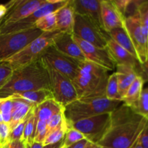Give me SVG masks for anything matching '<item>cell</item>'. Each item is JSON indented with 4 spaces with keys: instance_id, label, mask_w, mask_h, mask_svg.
Listing matches in <instances>:
<instances>
[{
    "instance_id": "obj_53",
    "label": "cell",
    "mask_w": 148,
    "mask_h": 148,
    "mask_svg": "<svg viewBox=\"0 0 148 148\" xmlns=\"http://www.w3.org/2000/svg\"><path fill=\"white\" fill-rule=\"evenodd\" d=\"M0 148H4V147H0Z\"/></svg>"
},
{
    "instance_id": "obj_33",
    "label": "cell",
    "mask_w": 148,
    "mask_h": 148,
    "mask_svg": "<svg viewBox=\"0 0 148 148\" xmlns=\"http://www.w3.org/2000/svg\"><path fill=\"white\" fill-rule=\"evenodd\" d=\"M85 137L80 132L77 130L76 129L69 127L64 138V145L66 147H69V146L75 144V143L82 140H85Z\"/></svg>"
},
{
    "instance_id": "obj_47",
    "label": "cell",
    "mask_w": 148,
    "mask_h": 148,
    "mask_svg": "<svg viewBox=\"0 0 148 148\" xmlns=\"http://www.w3.org/2000/svg\"><path fill=\"white\" fill-rule=\"evenodd\" d=\"M85 148H102V147L98 144H95V143H92L88 142Z\"/></svg>"
},
{
    "instance_id": "obj_2",
    "label": "cell",
    "mask_w": 148,
    "mask_h": 148,
    "mask_svg": "<svg viewBox=\"0 0 148 148\" xmlns=\"http://www.w3.org/2000/svg\"><path fill=\"white\" fill-rule=\"evenodd\" d=\"M40 89L50 90L47 69L40 59L28 66L13 71L10 80L0 90V98Z\"/></svg>"
},
{
    "instance_id": "obj_6",
    "label": "cell",
    "mask_w": 148,
    "mask_h": 148,
    "mask_svg": "<svg viewBox=\"0 0 148 148\" xmlns=\"http://www.w3.org/2000/svg\"><path fill=\"white\" fill-rule=\"evenodd\" d=\"M43 33L41 30L34 27L30 30L0 35V62L20 52Z\"/></svg>"
},
{
    "instance_id": "obj_48",
    "label": "cell",
    "mask_w": 148,
    "mask_h": 148,
    "mask_svg": "<svg viewBox=\"0 0 148 148\" xmlns=\"http://www.w3.org/2000/svg\"><path fill=\"white\" fill-rule=\"evenodd\" d=\"M132 148H143V146H142L141 145H140V142H139V140H138V141H137V143H136L135 144H134V145H133V147H132Z\"/></svg>"
},
{
    "instance_id": "obj_38",
    "label": "cell",
    "mask_w": 148,
    "mask_h": 148,
    "mask_svg": "<svg viewBox=\"0 0 148 148\" xmlns=\"http://www.w3.org/2000/svg\"><path fill=\"white\" fill-rule=\"evenodd\" d=\"M11 129L7 123H0V147H2L8 143Z\"/></svg>"
},
{
    "instance_id": "obj_9",
    "label": "cell",
    "mask_w": 148,
    "mask_h": 148,
    "mask_svg": "<svg viewBox=\"0 0 148 148\" xmlns=\"http://www.w3.org/2000/svg\"><path fill=\"white\" fill-rule=\"evenodd\" d=\"M45 66L56 71L73 80L79 72L80 62L69 57L50 46L40 58Z\"/></svg>"
},
{
    "instance_id": "obj_34",
    "label": "cell",
    "mask_w": 148,
    "mask_h": 148,
    "mask_svg": "<svg viewBox=\"0 0 148 148\" xmlns=\"http://www.w3.org/2000/svg\"><path fill=\"white\" fill-rule=\"evenodd\" d=\"M137 11L148 38V1H139Z\"/></svg>"
},
{
    "instance_id": "obj_24",
    "label": "cell",
    "mask_w": 148,
    "mask_h": 148,
    "mask_svg": "<svg viewBox=\"0 0 148 148\" xmlns=\"http://www.w3.org/2000/svg\"><path fill=\"white\" fill-rule=\"evenodd\" d=\"M144 83V79L141 77H137L135 79V80L134 81V82L132 84L131 86L129 88L125 96L123 98V103L131 107L133 109L135 108L137 105V103H138L139 100H140L142 91L143 90Z\"/></svg>"
},
{
    "instance_id": "obj_22",
    "label": "cell",
    "mask_w": 148,
    "mask_h": 148,
    "mask_svg": "<svg viewBox=\"0 0 148 148\" xmlns=\"http://www.w3.org/2000/svg\"><path fill=\"white\" fill-rule=\"evenodd\" d=\"M65 111V108L53 99H49L37 106L35 115L37 121L47 122L53 115Z\"/></svg>"
},
{
    "instance_id": "obj_21",
    "label": "cell",
    "mask_w": 148,
    "mask_h": 148,
    "mask_svg": "<svg viewBox=\"0 0 148 148\" xmlns=\"http://www.w3.org/2000/svg\"><path fill=\"white\" fill-rule=\"evenodd\" d=\"M11 98V97H10ZM13 108L12 111L11 120L9 124L11 130L21 122L36 106L27 101L19 98H12Z\"/></svg>"
},
{
    "instance_id": "obj_1",
    "label": "cell",
    "mask_w": 148,
    "mask_h": 148,
    "mask_svg": "<svg viewBox=\"0 0 148 148\" xmlns=\"http://www.w3.org/2000/svg\"><path fill=\"white\" fill-rule=\"evenodd\" d=\"M148 126V119L123 103L111 113L106 132L98 143L108 148H132Z\"/></svg>"
},
{
    "instance_id": "obj_16",
    "label": "cell",
    "mask_w": 148,
    "mask_h": 148,
    "mask_svg": "<svg viewBox=\"0 0 148 148\" xmlns=\"http://www.w3.org/2000/svg\"><path fill=\"white\" fill-rule=\"evenodd\" d=\"M106 49L116 66H126L132 68L137 72L139 76L141 77V68L138 59L117 44L109 36L107 38Z\"/></svg>"
},
{
    "instance_id": "obj_50",
    "label": "cell",
    "mask_w": 148,
    "mask_h": 148,
    "mask_svg": "<svg viewBox=\"0 0 148 148\" xmlns=\"http://www.w3.org/2000/svg\"><path fill=\"white\" fill-rule=\"evenodd\" d=\"M60 148H67V147H66V146H65V145H64V144H63V145H62V147H61Z\"/></svg>"
},
{
    "instance_id": "obj_25",
    "label": "cell",
    "mask_w": 148,
    "mask_h": 148,
    "mask_svg": "<svg viewBox=\"0 0 148 148\" xmlns=\"http://www.w3.org/2000/svg\"><path fill=\"white\" fill-rule=\"evenodd\" d=\"M108 34L110 38H111L117 44L119 45L121 47L127 50L129 53H130L137 59L136 51L125 27H122L116 28L109 32Z\"/></svg>"
},
{
    "instance_id": "obj_18",
    "label": "cell",
    "mask_w": 148,
    "mask_h": 148,
    "mask_svg": "<svg viewBox=\"0 0 148 148\" xmlns=\"http://www.w3.org/2000/svg\"><path fill=\"white\" fill-rule=\"evenodd\" d=\"M70 3L75 14L89 17L102 28L101 0H70Z\"/></svg>"
},
{
    "instance_id": "obj_51",
    "label": "cell",
    "mask_w": 148,
    "mask_h": 148,
    "mask_svg": "<svg viewBox=\"0 0 148 148\" xmlns=\"http://www.w3.org/2000/svg\"><path fill=\"white\" fill-rule=\"evenodd\" d=\"M1 20H0V25H1Z\"/></svg>"
},
{
    "instance_id": "obj_7",
    "label": "cell",
    "mask_w": 148,
    "mask_h": 148,
    "mask_svg": "<svg viewBox=\"0 0 148 148\" xmlns=\"http://www.w3.org/2000/svg\"><path fill=\"white\" fill-rule=\"evenodd\" d=\"M73 35L101 49H106L108 33L89 17L75 14Z\"/></svg>"
},
{
    "instance_id": "obj_5",
    "label": "cell",
    "mask_w": 148,
    "mask_h": 148,
    "mask_svg": "<svg viewBox=\"0 0 148 148\" xmlns=\"http://www.w3.org/2000/svg\"><path fill=\"white\" fill-rule=\"evenodd\" d=\"M62 33L59 30L43 33L41 36L30 42L23 50L2 62L10 65L13 70L28 66L39 60Z\"/></svg>"
},
{
    "instance_id": "obj_40",
    "label": "cell",
    "mask_w": 148,
    "mask_h": 148,
    "mask_svg": "<svg viewBox=\"0 0 148 148\" xmlns=\"http://www.w3.org/2000/svg\"><path fill=\"white\" fill-rule=\"evenodd\" d=\"M4 148H26L25 143L22 140H13V141H9L5 145Z\"/></svg>"
},
{
    "instance_id": "obj_46",
    "label": "cell",
    "mask_w": 148,
    "mask_h": 148,
    "mask_svg": "<svg viewBox=\"0 0 148 148\" xmlns=\"http://www.w3.org/2000/svg\"><path fill=\"white\" fill-rule=\"evenodd\" d=\"M64 144V140L62 141L59 142V143H56V144L53 145H44L43 148H60Z\"/></svg>"
},
{
    "instance_id": "obj_26",
    "label": "cell",
    "mask_w": 148,
    "mask_h": 148,
    "mask_svg": "<svg viewBox=\"0 0 148 148\" xmlns=\"http://www.w3.org/2000/svg\"><path fill=\"white\" fill-rule=\"evenodd\" d=\"M69 128V122H68L67 119H66L59 127H58L55 130H52L47 134L43 143V146L56 144V143L63 140Z\"/></svg>"
},
{
    "instance_id": "obj_11",
    "label": "cell",
    "mask_w": 148,
    "mask_h": 148,
    "mask_svg": "<svg viewBox=\"0 0 148 148\" xmlns=\"http://www.w3.org/2000/svg\"><path fill=\"white\" fill-rule=\"evenodd\" d=\"M110 119L111 113H107L69 124V127L80 132L88 142L98 144L108 130Z\"/></svg>"
},
{
    "instance_id": "obj_8",
    "label": "cell",
    "mask_w": 148,
    "mask_h": 148,
    "mask_svg": "<svg viewBox=\"0 0 148 148\" xmlns=\"http://www.w3.org/2000/svg\"><path fill=\"white\" fill-rule=\"evenodd\" d=\"M69 0H46L33 13L25 18L13 24L0 27V35L16 33L23 30H30L36 27V23L40 18L51 13L55 12L59 9L66 5Z\"/></svg>"
},
{
    "instance_id": "obj_14",
    "label": "cell",
    "mask_w": 148,
    "mask_h": 148,
    "mask_svg": "<svg viewBox=\"0 0 148 148\" xmlns=\"http://www.w3.org/2000/svg\"><path fill=\"white\" fill-rule=\"evenodd\" d=\"M75 40L82 49L87 61L92 62L107 71H114L116 69V63L111 57L107 49H101L88 43L73 35Z\"/></svg>"
},
{
    "instance_id": "obj_44",
    "label": "cell",
    "mask_w": 148,
    "mask_h": 148,
    "mask_svg": "<svg viewBox=\"0 0 148 148\" xmlns=\"http://www.w3.org/2000/svg\"><path fill=\"white\" fill-rule=\"evenodd\" d=\"M26 148H43V145L42 143L33 142L32 143H27L25 144Z\"/></svg>"
},
{
    "instance_id": "obj_37",
    "label": "cell",
    "mask_w": 148,
    "mask_h": 148,
    "mask_svg": "<svg viewBox=\"0 0 148 148\" xmlns=\"http://www.w3.org/2000/svg\"><path fill=\"white\" fill-rule=\"evenodd\" d=\"M64 111L58 113V114L53 115V116L46 122L48 129V134H49L50 132H51L52 130H55V129L57 128L58 127H59V126L66 119V116H65Z\"/></svg>"
},
{
    "instance_id": "obj_28",
    "label": "cell",
    "mask_w": 148,
    "mask_h": 148,
    "mask_svg": "<svg viewBox=\"0 0 148 148\" xmlns=\"http://www.w3.org/2000/svg\"><path fill=\"white\" fill-rule=\"evenodd\" d=\"M106 98L110 101H119L122 102V98L119 92L118 82L116 72L109 75L106 90Z\"/></svg>"
},
{
    "instance_id": "obj_32",
    "label": "cell",
    "mask_w": 148,
    "mask_h": 148,
    "mask_svg": "<svg viewBox=\"0 0 148 148\" xmlns=\"http://www.w3.org/2000/svg\"><path fill=\"white\" fill-rule=\"evenodd\" d=\"M36 106H35L34 108H33V109L30 111L28 114H27V116L21 121V122L19 123L14 129L11 130V132H10V138H9V141H13V140H22V137H23V132H24L25 127V124L27 123V120H28L29 117L30 116L31 114L33 113V111H34L35 108ZM8 141V142H9Z\"/></svg>"
},
{
    "instance_id": "obj_31",
    "label": "cell",
    "mask_w": 148,
    "mask_h": 148,
    "mask_svg": "<svg viewBox=\"0 0 148 148\" xmlns=\"http://www.w3.org/2000/svg\"><path fill=\"white\" fill-rule=\"evenodd\" d=\"M134 111L142 116L148 119V88L143 89Z\"/></svg>"
},
{
    "instance_id": "obj_20",
    "label": "cell",
    "mask_w": 148,
    "mask_h": 148,
    "mask_svg": "<svg viewBox=\"0 0 148 148\" xmlns=\"http://www.w3.org/2000/svg\"><path fill=\"white\" fill-rule=\"evenodd\" d=\"M117 82H118L119 92L123 99L125 96L127 91L136 78L139 76L137 72L134 69L126 66H116Z\"/></svg>"
},
{
    "instance_id": "obj_43",
    "label": "cell",
    "mask_w": 148,
    "mask_h": 148,
    "mask_svg": "<svg viewBox=\"0 0 148 148\" xmlns=\"http://www.w3.org/2000/svg\"><path fill=\"white\" fill-rule=\"evenodd\" d=\"M88 143V140L86 139H85V140H82L81 141L78 142V143H75V144L69 146V147H67V148H85Z\"/></svg>"
},
{
    "instance_id": "obj_42",
    "label": "cell",
    "mask_w": 148,
    "mask_h": 148,
    "mask_svg": "<svg viewBox=\"0 0 148 148\" xmlns=\"http://www.w3.org/2000/svg\"><path fill=\"white\" fill-rule=\"evenodd\" d=\"M141 68V77L145 81H148V56L145 62L140 64Z\"/></svg>"
},
{
    "instance_id": "obj_49",
    "label": "cell",
    "mask_w": 148,
    "mask_h": 148,
    "mask_svg": "<svg viewBox=\"0 0 148 148\" xmlns=\"http://www.w3.org/2000/svg\"><path fill=\"white\" fill-rule=\"evenodd\" d=\"M3 121V119H2V116H1V114H0V123L2 122Z\"/></svg>"
},
{
    "instance_id": "obj_4",
    "label": "cell",
    "mask_w": 148,
    "mask_h": 148,
    "mask_svg": "<svg viewBox=\"0 0 148 148\" xmlns=\"http://www.w3.org/2000/svg\"><path fill=\"white\" fill-rule=\"evenodd\" d=\"M121 101H110L106 98L77 99L65 107V116L69 124L101 114L111 113Z\"/></svg>"
},
{
    "instance_id": "obj_35",
    "label": "cell",
    "mask_w": 148,
    "mask_h": 148,
    "mask_svg": "<svg viewBox=\"0 0 148 148\" xmlns=\"http://www.w3.org/2000/svg\"><path fill=\"white\" fill-rule=\"evenodd\" d=\"M13 71L12 68L7 63L0 62V90L10 80Z\"/></svg>"
},
{
    "instance_id": "obj_39",
    "label": "cell",
    "mask_w": 148,
    "mask_h": 148,
    "mask_svg": "<svg viewBox=\"0 0 148 148\" xmlns=\"http://www.w3.org/2000/svg\"><path fill=\"white\" fill-rule=\"evenodd\" d=\"M113 2L120 14L125 18L127 10L130 4H131L132 0H114Z\"/></svg>"
},
{
    "instance_id": "obj_3",
    "label": "cell",
    "mask_w": 148,
    "mask_h": 148,
    "mask_svg": "<svg viewBox=\"0 0 148 148\" xmlns=\"http://www.w3.org/2000/svg\"><path fill=\"white\" fill-rule=\"evenodd\" d=\"M108 72L89 61L81 62L79 72L72 80L78 99L106 98Z\"/></svg>"
},
{
    "instance_id": "obj_30",
    "label": "cell",
    "mask_w": 148,
    "mask_h": 148,
    "mask_svg": "<svg viewBox=\"0 0 148 148\" xmlns=\"http://www.w3.org/2000/svg\"><path fill=\"white\" fill-rule=\"evenodd\" d=\"M12 108L13 101L10 97L0 98V114L2 116L4 122L10 124Z\"/></svg>"
},
{
    "instance_id": "obj_45",
    "label": "cell",
    "mask_w": 148,
    "mask_h": 148,
    "mask_svg": "<svg viewBox=\"0 0 148 148\" xmlns=\"http://www.w3.org/2000/svg\"><path fill=\"white\" fill-rule=\"evenodd\" d=\"M7 12V7L6 4H0V20H2Z\"/></svg>"
},
{
    "instance_id": "obj_23",
    "label": "cell",
    "mask_w": 148,
    "mask_h": 148,
    "mask_svg": "<svg viewBox=\"0 0 148 148\" xmlns=\"http://www.w3.org/2000/svg\"><path fill=\"white\" fill-rule=\"evenodd\" d=\"M9 97H11L12 98H19V99L25 100V101H27L33 103L36 106L40 105V103L45 102L47 100L53 99L51 90L47 89H40L20 92V93L14 94V95Z\"/></svg>"
},
{
    "instance_id": "obj_29",
    "label": "cell",
    "mask_w": 148,
    "mask_h": 148,
    "mask_svg": "<svg viewBox=\"0 0 148 148\" xmlns=\"http://www.w3.org/2000/svg\"><path fill=\"white\" fill-rule=\"evenodd\" d=\"M37 121H38L36 118V115H35L34 109V111H33L30 116L29 117L27 123H26L24 132H23L22 140L25 144H27V143H32L34 142L35 132H36Z\"/></svg>"
},
{
    "instance_id": "obj_17",
    "label": "cell",
    "mask_w": 148,
    "mask_h": 148,
    "mask_svg": "<svg viewBox=\"0 0 148 148\" xmlns=\"http://www.w3.org/2000/svg\"><path fill=\"white\" fill-rule=\"evenodd\" d=\"M52 46L59 52L75 60L80 62L87 61L72 34L62 33L55 39Z\"/></svg>"
},
{
    "instance_id": "obj_41",
    "label": "cell",
    "mask_w": 148,
    "mask_h": 148,
    "mask_svg": "<svg viewBox=\"0 0 148 148\" xmlns=\"http://www.w3.org/2000/svg\"><path fill=\"white\" fill-rule=\"evenodd\" d=\"M139 142L143 148H148V126L142 133L139 138Z\"/></svg>"
},
{
    "instance_id": "obj_12",
    "label": "cell",
    "mask_w": 148,
    "mask_h": 148,
    "mask_svg": "<svg viewBox=\"0 0 148 148\" xmlns=\"http://www.w3.org/2000/svg\"><path fill=\"white\" fill-rule=\"evenodd\" d=\"M124 27L134 46L139 62L142 64L148 56V38L140 21L138 11L124 18Z\"/></svg>"
},
{
    "instance_id": "obj_27",
    "label": "cell",
    "mask_w": 148,
    "mask_h": 148,
    "mask_svg": "<svg viewBox=\"0 0 148 148\" xmlns=\"http://www.w3.org/2000/svg\"><path fill=\"white\" fill-rule=\"evenodd\" d=\"M36 27L43 33L56 31V12L39 19L36 23Z\"/></svg>"
},
{
    "instance_id": "obj_36",
    "label": "cell",
    "mask_w": 148,
    "mask_h": 148,
    "mask_svg": "<svg viewBox=\"0 0 148 148\" xmlns=\"http://www.w3.org/2000/svg\"><path fill=\"white\" fill-rule=\"evenodd\" d=\"M48 134L47 124L45 121H38L35 132L34 142L43 144Z\"/></svg>"
},
{
    "instance_id": "obj_10",
    "label": "cell",
    "mask_w": 148,
    "mask_h": 148,
    "mask_svg": "<svg viewBox=\"0 0 148 148\" xmlns=\"http://www.w3.org/2000/svg\"><path fill=\"white\" fill-rule=\"evenodd\" d=\"M46 68L49 76V88L53 100L65 108L78 99L72 81L69 78L53 69L46 66Z\"/></svg>"
},
{
    "instance_id": "obj_19",
    "label": "cell",
    "mask_w": 148,
    "mask_h": 148,
    "mask_svg": "<svg viewBox=\"0 0 148 148\" xmlns=\"http://www.w3.org/2000/svg\"><path fill=\"white\" fill-rule=\"evenodd\" d=\"M75 17V10L69 0L66 5L56 11L57 30L73 35Z\"/></svg>"
},
{
    "instance_id": "obj_52",
    "label": "cell",
    "mask_w": 148,
    "mask_h": 148,
    "mask_svg": "<svg viewBox=\"0 0 148 148\" xmlns=\"http://www.w3.org/2000/svg\"><path fill=\"white\" fill-rule=\"evenodd\" d=\"M102 148H108V147H102Z\"/></svg>"
},
{
    "instance_id": "obj_15",
    "label": "cell",
    "mask_w": 148,
    "mask_h": 148,
    "mask_svg": "<svg viewBox=\"0 0 148 148\" xmlns=\"http://www.w3.org/2000/svg\"><path fill=\"white\" fill-rule=\"evenodd\" d=\"M101 20L103 30L106 33L124 27V17L111 0H101Z\"/></svg>"
},
{
    "instance_id": "obj_13",
    "label": "cell",
    "mask_w": 148,
    "mask_h": 148,
    "mask_svg": "<svg viewBox=\"0 0 148 148\" xmlns=\"http://www.w3.org/2000/svg\"><path fill=\"white\" fill-rule=\"evenodd\" d=\"M46 0H13L6 4L7 12L1 20L0 27L13 24L34 12Z\"/></svg>"
}]
</instances>
